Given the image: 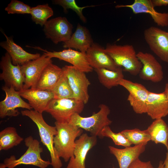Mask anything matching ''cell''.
Segmentation results:
<instances>
[{
    "label": "cell",
    "mask_w": 168,
    "mask_h": 168,
    "mask_svg": "<svg viewBox=\"0 0 168 168\" xmlns=\"http://www.w3.org/2000/svg\"><path fill=\"white\" fill-rule=\"evenodd\" d=\"M54 124L57 131L54 139V149L58 156L67 162L74 156L75 139L82 134L83 130L68 122L55 121Z\"/></svg>",
    "instance_id": "1"
},
{
    "label": "cell",
    "mask_w": 168,
    "mask_h": 168,
    "mask_svg": "<svg viewBox=\"0 0 168 168\" xmlns=\"http://www.w3.org/2000/svg\"><path fill=\"white\" fill-rule=\"evenodd\" d=\"M23 116L29 118L36 125L38 128L41 141L49 152L51 165L53 168H61L62 161L54 148V139L57 134L55 126L48 124L44 119L42 113L34 110H26L21 111Z\"/></svg>",
    "instance_id": "2"
},
{
    "label": "cell",
    "mask_w": 168,
    "mask_h": 168,
    "mask_svg": "<svg viewBox=\"0 0 168 168\" xmlns=\"http://www.w3.org/2000/svg\"><path fill=\"white\" fill-rule=\"evenodd\" d=\"M27 149L25 153L19 158L16 159L15 156H11L5 159L0 163V168H14L21 165H31L40 168H46L51 165V162L42 158L41 153L43 148L39 142L31 136L26 138L24 140Z\"/></svg>",
    "instance_id": "3"
},
{
    "label": "cell",
    "mask_w": 168,
    "mask_h": 168,
    "mask_svg": "<svg viewBox=\"0 0 168 168\" xmlns=\"http://www.w3.org/2000/svg\"><path fill=\"white\" fill-rule=\"evenodd\" d=\"M105 49L115 63L124 68L123 71L133 76L139 74L142 65L132 45L108 43Z\"/></svg>",
    "instance_id": "4"
},
{
    "label": "cell",
    "mask_w": 168,
    "mask_h": 168,
    "mask_svg": "<svg viewBox=\"0 0 168 168\" xmlns=\"http://www.w3.org/2000/svg\"><path fill=\"white\" fill-rule=\"evenodd\" d=\"M99 107V111L93 113L90 116L82 117L80 114H74L68 122L90 132L91 136H98L101 138L102 130L105 127L110 125L112 121L108 117L110 111L109 107L104 104H101Z\"/></svg>",
    "instance_id": "5"
},
{
    "label": "cell",
    "mask_w": 168,
    "mask_h": 168,
    "mask_svg": "<svg viewBox=\"0 0 168 168\" xmlns=\"http://www.w3.org/2000/svg\"><path fill=\"white\" fill-rule=\"evenodd\" d=\"M85 104L75 98L55 99L49 104L45 112L50 114L58 122H68L75 113L80 114Z\"/></svg>",
    "instance_id": "6"
},
{
    "label": "cell",
    "mask_w": 168,
    "mask_h": 168,
    "mask_svg": "<svg viewBox=\"0 0 168 168\" xmlns=\"http://www.w3.org/2000/svg\"><path fill=\"white\" fill-rule=\"evenodd\" d=\"M74 93V98L86 104L89 100L88 88L91 83L85 72L72 66L65 65L62 68Z\"/></svg>",
    "instance_id": "7"
},
{
    "label": "cell",
    "mask_w": 168,
    "mask_h": 168,
    "mask_svg": "<svg viewBox=\"0 0 168 168\" xmlns=\"http://www.w3.org/2000/svg\"><path fill=\"white\" fill-rule=\"evenodd\" d=\"M2 89L5 92L4 100L0 102V117L1 119L7 116L16 117L20 114L18 108L31 110L33 109L29 104L21 98L18 91L13 87L5 85Z\"/></svg>",
    "instance_id": "8"
},
{
    "label": "cell",
    "mask_w": 168,
    "mask_h": 168,
    "mask_svg": "<svg viewBox=\"0 0 168 168\" xmlns=\"http://www.w3.org/2000/svg\"><path fill=\"white\" fill-rule=\"evenodd\" d=\"M144 39L150 49L163 61L168 63V35L167 32L151 26L145 30Z\"/></svg>",
    "instance_id": "9"
},
{
    "label": "cell",
    "mask_w": 168,
    "mask_h": 168,
    "mask_svg": "<svg viewBox=\"0 0 168 168\" xmlns=\"http://www.w3.org/2000/svg\"><path fill=\"white\" fill-rule=\"evenodd\" d=\"M119 85L124 87L128 92L127 100L134 111L139 114L146 113L149 91L144 86L124 78L119 82Z\"/></svg>",
    "instance_id": "10"
},
{
    "label": "cell",
    "mask_w": 168,
    "mask_h": 168,
    "mask_svg": "<svg viewBox=\"0 0 168 168\" xmlns=\"http://www.w3.org/2000/svg\"><path fill=\"white\" fill-rule=\"evenodd\" d=\"M44 26L46 37L55 44L67 41L72 34L73 26L65 17L51 19L48 21Z\"/></svg>",
    "instance_id": "11"
},
{
    "label": "cell",
    "mask_w": 168,
    "mask_h": 168,
    "mask_svg": "<svg viewBox=\"0 0 168 168\" xmlns=\"http://www.w3.org/2000/svg\"><path fill=\"white\" fill-rule=\"evenodd\" d=\"M0 67L2 71L0 74V80L4 81L5 85L13 87L17 91L22 90L25 78L21 65L13 64L11 58L7 52L1 58Z\"/></svg>",
    "instance_id": "12"
},
{
    "label": "cell",
    "mask_w": 168,
    "mask_h": 168,
    "mask_svg": "<svg viewBox=\"0 0 168 168\" xmlns=\"http://www.w3.org/2000/svg\"><path fill=\"white\" fill-rule=\"evenodd\" d=\"M44 52L43 53L51 58H55L70 63L81 71L88 73L92 71L93 68L88 62L86 53L68 49L59 51L50 52L39 47L27 46Z\"/></svg>",
    "instance_id": "13"
},
{
    "label": "cell",
    "mask_w": 168,
    "mask_h": 168,
    "mask_svg": "<svg viewBox=\"0 0 168 168\" xmlns=\"http://www.w3.org/2000/svg\"><path fill=\"white\" fill-rule=\"evenodd\" d=\"M51 59L43 53L38 58L21 66L25 78L23 90L34 88L44 69L52 63Z\"/></svg>",
    "instance_id": "14"
},
{
    "label": "cell",
    "mask_w": 168,
    "mask_h": 168,
    "mask_svg": "<svg viewBox=\"0 0 168 168\" xmlns=\"http://www.w3.org/2000/svg\"><path fill=\"white\" fill-rule=\"evenodd\" d=\"M137 56L142 66L138 74L142 80L157 83L161 81L163 78L162 66L152 54L139 51Z\"/></svg>",
    "instance_id": "15"
},
{
    "label": "cell",
    "mask_w": 168,
    "mask_h": 168,
    "mask_svg": "<svg viewBox=\"0 0 168 168\" xmlns=\"http://www.w3.org/2000/svg\"><path fill=\"white\" fill-rule=\"evenodd\" d=\"M97 142V137L89 136L86 133L82 134L75 141L74 156L69 160L66 168H86L85 161L87 153Z\"/></svg>",
    "instance_id": "16"
},
{
    "label": "cell",
    "mask_w": 168,
    "mask_h": 168,
    "mask_svg": "<svg viewBox=\"0 0 168 168\" xmlns=\"http://www.w3.org/2000/svg\"><path fill=\"white\" fill-rule=\"evenodd\" d=\"M86 54L89 64L94 69L104 68L115 71L120 67L115 63L105 48L96 43H93Z\"/></svg>",
    "instance_id": "17"
},
{
    "label": "cell",
    "mask_w": 168,
    "mask_h": 168,
    "mask_svg": "<svg viewBox=\"0 0 168 168\" xmlns=\"http://www.w3.org/2000/svg\"><path fill=\"white\" fill-rule=\"evenodd\" d=\"M116 8H130L134 14L146 13L149 14L154 22L162 27L168 26V12L161 13L156 10L151 0H135L129 5H118Z\"/></svg>",
    "instance_id": "18"
},
{
    "label": "cell",
    "mask_w": 168,
    "mask_h": 168,
    "mask_svg": "<svg viewBox=\"0 0 168 168\" xmlns=\"http://www.w3.org/2000/svg\"><path fill=\"white\" fill-rule=\"evenodd\" d=\"M21 96L27 100L34 110L42 113L54 98L52 91L30 88L18 91Z\"/></svg>",
    "instance_id": "19"
},
{
    "label": "cell",
    "mask_w": 168,
    "mask_h": 168,
    "mask_svg": "<svg viewBox=\"0 0 168 168\" xmlns=\"http://www.w3.org/2000/svg\"><path fill=\"white\" fill-rule=\"evenodd\" d=\"M2 33L6 40L1 42L0 46L7 51L14 65L21 66L29 61L37 59L41 56L39 53L33 54L26 52L15 43L11 37H8L4 33Z\"/></svg>",
    "instance_id": "20"
},
{
    "label": "cell",
    "mask_w": 168,
    "mask_h": 168,
    "mask_svg": "<svg viewBox=\"0 0 168 168\" xmlns=\"http://www.w3.org/2000/svg\"><path fill=\"white\" fill-rule=\"evenodd\" d=\"M146 113L154 120L168 115V101L164 92L157 93L149 91Z\"/></svg>",
    "instance_id": "21"
},
{
    "label": "cell",
    "mask_w": 168,
    "mask_h": 168,
    "mask_svg": "<svg viewBox=\"0 0 168 168\" xmlns=\"http://www.w3.org/2000/svg\"><path fill=\"white\" fill-rule=\"evenodd\" d=\"M146 146L144 144L135 145L124 149H119L109 146L108 148L110 153L116 158L119 168H128L145 151Z\"/></svg>",
    "instance_id": "22"
},
{
    "label": "cell",
    "mask_w": 168,
    "mask_h": 168,
    "mask_svg": "<svg viewBox=\"0 0 168 168\" xmlns=\"http://www.w3.org/2000/svg\"><path fill=\"white\" fill-rule=\"evenodd\" d=\"M93 43L88 30L78 23L75 31L70 39L63 43V47L65 49H75L86 53Z\"/></svg>",
    "instance_id": "23"
},
{
    "label": "cell",
    "mask_w": 168,
    "mask_h": 168,
    "mask_svg": "<svg viewBox=\"0 0 168 168\" xmlns=\"http://www.w3.org/2000/svg\"><path fill=\"white\" fill-rule=\"evenodd\" d=\"M63 74L62 68L51 63L44 69L35 87L33 88L52 91Z\"/></svg>",
    "instance_id": "24"
},
{
    "label": "cell",
    "mask_w": 168,
    "mask_h": 168,
    "mask_svg": "<svg viewBox=\"0 0 168 168\" xmlns=\"http://www.w3.org/2000/svg\"><path fill=\"white\" fill-rule=\"evenodd\" d=\"M146 130L151 141L156 144L161 143L168 148V126L162 118L155 119Z\"/></svg>",
    "instance_id": "25"
},
{
    "label": "cell",
    "mask_w": 168,
    "mask_h": 168,
    "mask_svg": "<svg viewBox=\"0 0 168 168\" xmlns=\"http://www.w3.org/2000/svg\"><path fill=\"white\" fill-rule=\"evenodd\" d=\"M94 70L97 74L100 82L108 89L119 85V82L124 78L123 70L121 67L115 71L104 68Z\"/></svg>",
    "instance_id": "26"
},
{
    "label": "cell",
    "mask_w": 168,
    "mask_h": 168,
    "mask_svg": "<svg viewBox=\"0 0 168 168\" xmlns=\"http://www.w3.org/2000/svg\"><path fill=\"white\" fill-rule=\"evenodd\" d=\"M23 140L15 128L7 127L0 132V151L8 150L18 145Z\"/></svg>",
    "instance_id": "27"
},
{
    "label": "cell",
    "mask_w": 168,
    "mask_h": 168,
    "mask_svg": "<svg viewBox=\"0 0 168 168\" xmlns=\"http://www.w3.org/2000/svg\"><path fill=\"white\" fill-rule=\"evenodd\" d=\"M30 14L33 21L42 26L47 20L53 15L54 12L48 4H46L32 7Z\"/></svg>",
    "instance_id": "28"
},
{
    "label": "cell",
    "mask_w": 168,
    "mask_h": 168,
    "mask_svg": "<svg viewBox=\"0 0 168 168\" xmlns=\"http://www.w3.org/2000/svg\"><path fill=\"white\" fill-rule=\"evenodd\" d=\"M120 132L131 144L135 145L140 144L146 145L151 140V136L146 129L141 130L136 128L124 130Z\"/></svg>",
    "instance_id": "29"
},
{
    "label": "cell",
    "mask_w": 168,
    "mask_h": 168,
    "mask_svg": "<svg viewBox=\"0 0 168 168\" xmlns=\"http://www.w3.org/2000/svg\"><path fill=\"white\" fill-rule=\"evenodd\" d=\"M52 91L54 95V98H74L73 92L68 78L63 72L62 76Z\"/></svg>",
    "instance_id": "30"
},
{
    "label": "cell",
    "mask_w": 168,
    "mask_h": 168,
    "mask_svg": "<svg viewBox=\"0 0 168 168\" xmlns=\"http://www.w3.org/2000/svg\"><path fill=\"white\" fill-rule=\"evenodd\" d=\"M52 2L54 4L61 6L65 13L67 12L68 9L72 10L76 13L82 21L85 23H86L87 20L83 15V9L86 8L95 6L92 5L80 7L77 5L75 0H54Z\"/></svg>",
    "instance_id": "31"
},
{
    "label": "cell",
    "mask_w": 168,
    "mask_h": 168,
    "mask_svg": "<svg viewBox=\"0 0 168 168\" xmlns=\"http://www.w3.org/2000/svg\"><path fill=\"white\" fill-rule=\"evenodd\" d=\"M101 135V138L106 137L111 138L116 145L127 147L131 146L132 145L120 132L118 133H114L109 126H106L103 128Z\"/></svg>",
    "instance_id": "32"
},
{
    "label": "cell",
    "mask_w": 168,
    "mask_h": 168,
    "mask_svg": "<svg viewBox=\"0 0 168 168\" xmlns=\"http://www.w3.org/2000/svg\"><path fill=\"white\" fill-rule=\"evenodd\" d=\"M31 8L22 2L12 0L5 10L9 14H30Z\"/></svg>",
    "instance_id": "33"
},
{
    "label": "cell",
    "mask_w": 168,
    "mask_h": 168,
    "mask_svg": "<svg viewBox=\"0 0 168 168\" xmlns=\"http://www.w3.org/2000/svg\"><path fill=\"white\" fill-rule=\"evenodd\" d=\"M128 168H154L150 161L144 162L139 158L133 161Z\"/></svg>",
    "instance_id": "34"
},
{
    "label": "cell",
    "mask_w": 168,
    "mask_h": 168,
    "mask_svg": "<svg viewBox=\"0 0 168 168\" xmlns=\"http://www.w3.org/2000/svg\"><path fill=\"white\" fill-rule=\"evenodd\" d=\"M154 7L168 5V0H151Z\"/></svg>",
    "instance_id": "35"
},
{
    "label": "cell",
    "mask_w": 168,
    "mask_h": 168,
    "mask_svg": "<svg viewBox=\"0 0 168 168\" xmlns=\"http://www.w3.org/2000/svg\"><path fill=\"white\" fill-rule=\"evenodd\" d=\"M167 152L166 153V157L164 162V168H168V148L167 149Z\"/></svg>",
    "instance_id": "36"
},
{
    "label": "cell",
    "mask_w": 168,
    "mask_h": 168,
    "mask_svg": "<svg viewBox=\"0 0 168 168\" xmlns=\"http://www.w3.org/2000/svg\"><path fill=\"white\" fill-rule=\"evenodd\" d=\"M163 92L165 94L168 101V83L166 84L165 90Z\"/></svg>",
    "instance_id": "37"
},
{
    "label": "cell",
    "mask_w": 168,
    "mask_h": 168,
    "mask_svg": "<svg viewBox=\"0 0 168 168\" xmlns=\"http://www.w3.org/2000/svg\"><path fill=\"white\" fill-rule=\"evenodd\" d=\"M157 168H164V162L162 161H160L159 162L158 166Z\"/></svg>",
    "instance_id": "38"
},
{
    "label": "cell",
    "mask_w": 168,
    "mask_h": 168,
    "mask_svg": "<svg viewBox=\"0 0 168 168\" xmlns=\"http://www.w3.org/2000/svg\"><path fill=\"white\" fill-rule=\"evenodd\" d=\"M167 35H168V32H167Z\"/></svg>",
    "instance_id": "39"
},
{
    "label": "cell",
    "mask_w": 168,
    "mask_h": 168,
    "mask_svg": "<svg viewBox=\"0 0 168 168\" xmlns=\"http://www.w3.org/2000/svg\"><path fill=\"white\" fill-rule=\"evenodd\" d=\"M112 168H115L113 167Z\"/></svg>",
    "instance_id": "40"
}]
</instances>
